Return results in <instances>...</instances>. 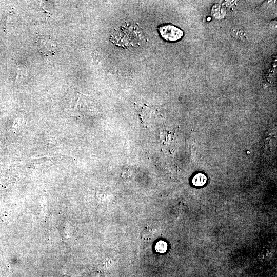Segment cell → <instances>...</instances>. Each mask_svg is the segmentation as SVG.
<instances>
[{
  "label": "cell",
  "mask_w": 277,
  "mask_h": 277,
  "mask_svg": "<svg viewBox=\"0 0 277 277\" xmlns=\"http://www.w3.org/2000/svg\"><path fill=\"white\" fill-rule=\"evenodd\" d=\"M158 29L161 36L168 41H178L184 35L182 30L171 24H162L159 27Z\"/></svg>",
  "instance_id": "cell-1"
},
{
  "label": "cell",
  "mask_w": 277,
  "mask_h": 277,
  "mask_svg": "<svg viewBox=\"0 0 277 277\" xmlns=\"http://www.w3.org/2000/svg\"><path fill=\"white\" fill-rule=\"evenodd\" d=\"M36 44L39 52L44 55H54L58 49L56 42L52 38L37 36Z\"/></svg>",
  "instance_id": "cell-2"
},
{
  "label": "cell",
  "mask_w": 277,
  "mask_h": 277,
  "mask_svg": "<svg viewBox=\"0 0 277 277\" xmlns=\"http://www.w3.org/2000/svg\"><path fill=\"white\" fill-rule=\"evenodd\" d=\"M231 33L233 36L239 39H246L247 34L242 29L239 28H233L231 30Z\"/></svg>",
  "instance_id": "cell-3"
},
{
  "label": "cell",
  "mask_w": 277,
  "mask_h": 277,
  "mask_svg": "<svg viewBox=\"0 0 277 277\" xmlns=\"http://www.w3.org/2000/svg\"><path fill=\"white\" fill-rule=\"evenodd\" d=\"M206 177L203 174H198L193 179L192 183L196 186H201L204 185L206 182Z\"/></svg>",
  "instance_id": "cell-4"
},
{
  "label": "cell",
  "mask_w": 277,
  "mask_h": 277,
  "mask_svg": "<svg viewBox=\"0 0 277 277\" xmlns=\"http://www.w3.org/2000/svg\"><path fill=\"white\" fill-rule=\"evenodd\" d=\"M155 249L159 253H164L167 249V244L163 241H160L156 244Z\"/></svg>",
  "instance_id": "cell-5"
}]
</instances>
